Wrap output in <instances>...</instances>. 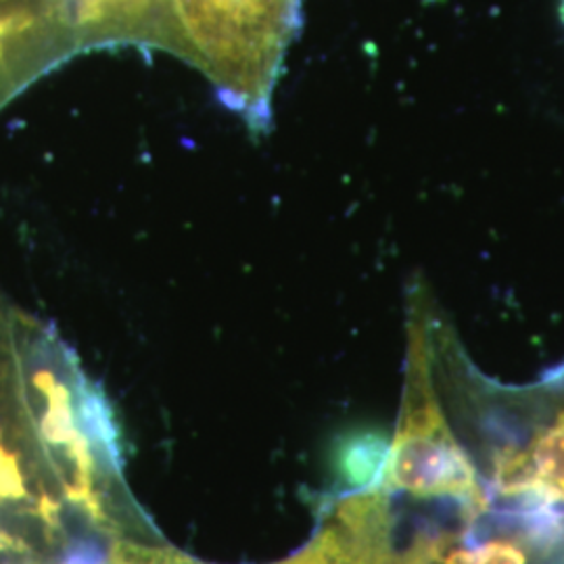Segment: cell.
Returning <instances> with one entry per match:
<instances>
[{
	"instance_id": "obj_2",
	"label": "cell",
	"mask_w": 564,
	"mask_h": 564,
	"mask_svg": "<svg viewBox=\"0 0 564 564\" xmlns=\"http://www.w3.org/2000/svg\"><path fill=\"white\" fill-rule=\"evenodd\" d=\"M384 494L416 500H449L477 523L489 510V494L464 445L452 433L431 383V347L414 323L402 421L389 445Z\"/></svg>"
},
{
	"instance_id": "obj_3",
	"label": "cell",
	"mask_w": 564,
	"mask_h": 564,
	"mask_svg": "<svg viewBox=\"0 0 564 564\" xmlns=\"http://www.w3.org/2000/svg\"><path fill=\"white\" fill-rule=\"evenodd\" d=\"M80 53L78 0H0V109Z\"/></svg>"
},
{
	"instance_id": "obj_1",
	"label": "cell",
	"mask_w": 564,
	"mask_h": 564,
	"mask_svg": "<svg viewBox=\"0 0 564 564\" xmlns=\"http://www.w3.org/2000/svg\"><path fill=\"white\" fill-rule=\"evenodd\" d=\"M170 55L197 67L224 105L262 134L300 0H165Z\"/></svg>"
},
{
	"instance_id": "obj_4",
	"label": "cell",
	"mask_w": 564,
	"mask_h": 564,
	"mask_svg": "<svg viewBox=\"0 0 564 564\" xmlns=\"http://www.w3.org/2000/svg\"><path fill=\"white\" fill-rule=\"evenodd\" d=\"M393 554V521L372 491L343 496L316 538L279 564H384Z\"/></svg>"
},
{
	"instance_id": "obj_9",
	"label": "cell",
	"mask_w": 564,
	"mask_h": 564,
	"mask_svg": "<svg viewBox=\"0 0 564 564\" xmlns=\"http://www.w3.org/2000/svg\"><path fill=\"white\" fill-rule=\"evenodd\" d=\"M0 564H42L20 524L0 505Z\"/></svg>"
},
{
	"instance_id": "obj_7",
	"label": "cell",
	"mask_w": 564,
	"mask_h": 564,
	"mask_svg": "<svg viewBox=\"0 0 564 564\" xmlns=\"http://www.w3.org/2000/svg\"><path fill=\"white\" fill-rule=\"evenodd\" d=\"M447 544L444 545L437 558L440 564H529L531 552L542 550L524 531L523 524H521V531H517V535L512 538L502 535V538L485 540L484 544H466L464 540L463 547H454L445 554Z\"/></svg>"
},
{
	"instance_id": "obj_5",
	"label": "cell",
	"mask_w": 564,
	"mask_h": 564,
	"mask_svg": "<svg viewBox=\"0 0 564 564\" xmlns=\"http://www.w3.org/2000/svg\"><path fill=\"white\" fill-rule=\"evenodd\" d=\"M531 470V506L564 505V408L521 447Z\"/></svg>"
},
{
	"instance_id": "obj_6",
	"label": "cell",
	"mask_w": 564,
	"mask_h": 564,
	"mask_svg": "<svg viewBox=\"0 0 564 564\" xmlns=\"http://www.w3.org/2000/svg\"><path fill=\"white\" fill-rule=\"evenodd\" d=\"M389 445L379 431H356L341 437L333 449V470L345 496L381 485Z\"/></svg>"
},
{
	"instance_id": "obj_8",
	"label": "cell",
	"mask_w": 564,
	"mask_h": 564,
	"mask_svg": "<svg viewBox=\"0 0 564 564\" xmlns=\"http://www.w3.org/2000/svg\"><path fill=\"white\" fill-rule=\"evenodd\" d=\"M113 564H205L188 558L170 545L149 544L147 540L121 538L113 545Z\"/></svg>"
}]
</instances>
